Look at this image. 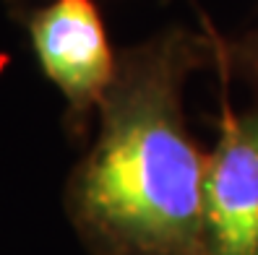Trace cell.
<instances>
[{"label":"cell","instance_id":"cell-1","mask_svg":"<svg viewBox=\"0 0 258 255\" xmlns=\"http://www.w3.org/2000/svg\"><path fill=\"white\" fill-rule=\"evenodd\" d=\"M214 63L211 34L170 29L117 55L99 133L68 183L94 255H204L206 156L185 130L183 83Z\"/></svg>","mask_w":258,"mask_h":255},{"label":"cell","instance_id":"cell-2","mask_svg":"<svg viewBox=\"0 0 258 255\" xmlns=\"http://www.w3.org/2000/svg\"><path fill=\"white\" fill-rule=\"evenodd\" d=\"M42 73L68 102V120L84 128L99 112L117 73V55L92 0H55L26 19Z\"/></svg>","mask_w":258,"mask_h":255},{"label":"cell","instance_id":"cell-3","mask_svg":"<svg viewBox=\"0 0 258 255\" xmlns=\"http://www.w3.org/2000/svg\"><path fill=\"white\" fill-rule=\"evenodd\" d=\"M204 255H258V133L227 99L219 141L206 156Z\"/></svg>","mask_w":258,"mask_h":255},{"label":"cell","instance_id":"cell-4","mask_svg":"<svg viewBox=\"0 0 258 255\" xmlns=\"http://www.w3.org/2000/svg\"><path fill=\"white\" fill-rule=\"evenodd\" d=\"M211 42H214V65L222 76L258 81V29L235 42H224L211 34Z\"/></svg>","mask_w":258,"mask_h":255},{"label":"cell","instance_id":"cell-5","mask_svg":"<svg viewBox=\"0 0 258 255\" xmlns=\"http://www.w3.org/2000/svg\"><path fill=\"white\" fill-rule=\"evenodd\" d=\"M250 117H253V125H255V133H258V112H250Z\"/></svg>","mask_w":258,"mask_h":255}]
</instances>
